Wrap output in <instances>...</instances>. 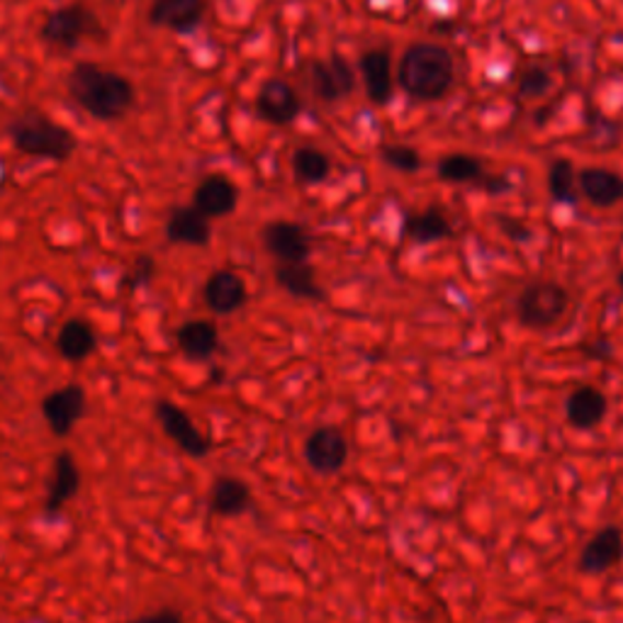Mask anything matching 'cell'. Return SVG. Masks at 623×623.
I'll list each match as a JSON object with an SVG mask.
<instances>
[{"label":"cell","mask_w":623,"mask_h":623,"mask_svg":"<svg viewBox=\"0 0 623 623\" xmlns=\"http://www.w3.org/2000/svg\"><path fill=\"white\" fill-rule=\"evenodd\" d=\"M67 89L71 101L101 123L123 119L135 105V85L127 76L97 67L93 61L73 64Z\"/></svg>","instance_id":"6da1fadb"},{"label":"cell","mask_w":623,"mask_h":623,"mask_svg":"<svg viewBox=\"0 0 623 623\" xmlns=\"http://www.w3.org/2000/svg\"><path fill=\"white\" fill-rule=\"evenodd\" d=\"M400 83L417 101H436L453 83V59L443 47L419 42L404 51Z\"/></svg>","instance_id":"7a4b0ae2"},{"label":"cell","mask_w":623,"mask_h":623,"mask_svg":"<svg viewBox=\"0 0 623 623\" xmlns=\"http://www.w3.org/2000/svg\"><path fill=\"white\" fill-rule=\"evenodd\" d=\"M8 139L20 154L57 163L69 161L76 149V139L69 129L37 111L20 113L10 119Z\"/></svg>","instance_id":"3957f363"},{"label":"cell","mask_w":623,"mask_h":623,"mask_svg":"<svg viewBox=\"0 0 623 623\" xmlns=\"http://www.w3.org/2000/svg\"><path fill=\"white\" fill-rule=\"evenodd\" d=\"M514 310L523 330L551 332L570 312V292L555 280H533L519 292Z\"/></svg>","instance_id":"277c9868"},{"label":"cell","mask_w":623,"mask_h":623,"mask_svg":"<svg viewBox=\"0 0 623 623\" xmlns=\"http://www.w3.org/2000/svg\"><path fill=\"white\" fill-rule=\"evenodd\" d=\"M97 27V18L93 10H89L81 3L61 5L45 18V23L39 27V37L45 45L54 49H76L81 42L93 35Z\"/></svg>","instance_id":"5b68a950"},{"label":"cell","mask_w":623,"mask_h":623,"mask_svg":"<svg viewBox=\"0 0 623 623\" xmlns=\"http://www.w3.org/2000/svg\"><path fill=\"white\" fill-rule=\"evenodd\" d=\"M348 455H351V446H348L346 434L332 424L316 426L302 443L304 463L312 468V473L322 477L342 473L348 463Z\"/></svg>","instance_id":"8992f818"},{"label":"cell","mask_w":623,"mask_h":623,"mask_svg":"<svg viewBox=\"0 0 623 623\" xmlns=\"http://www.w3.org/2000/svg\"><path fill=\"white\" fill-rule=\"evenodd\" d=\"M42 417H45L49 431L57 436V439H67V436L79 426V422L85 417V409H89V395H85L83 385H64L47 392L42 397Z\"/></svg>","instance_id":"52a82bcc"},{"label":"cell","mask_w":623,"mask_h":623,"mask_svg":"<svg viewBox=\"0 0 623 623\" xmlns=\"http://www.w3.org/2000/svg\"><path fill=\"white\" fill-rule=\"evenodd\" d=\"M157 419L161 424L163 434L169 436L171 443L191 458H205L212 451V441L198 429V424L185 412L181 404L171 400H159L154 407Z\"/></svg>","instance_id":"ba28073f"},{"label":"cell","mask_w":623,"mask_h":623,"mask_svg":"<svg viewBox=\"0 0 623 623\" xmlns=\"http://www.w3.org/2000/svg\"><path fill=\"white\" fill-rule=\"evenodd\" d=\"M261 242L268 254L278 261V264H295V261H310L312 254V239L308 229L298 222L278 220L264 227L261 232Z\"/></svg>","instance_id":"9c48e42d"},{"label":"cell","mask_w":623,"mask_h":623,"mask_svg":"<svg viewBox=\"0 0 623 623\" xmlns=\"http://www.w3.org/2000/svg\"><path fill=\"white\" fill-rule=\"evenodd\" d=\"M623 561V531L619 527H601L589 535L579 553L577 570L582 575H607Z\"/></svg>","instance_id":"30bf717a"},{"label":"cell","mask_w":623,"mask_h":623,"mask_svg":"<svg viewBox=\"0 0 623 623\" xmlns=\"http://www.w3.org/2000/svg\"><path fill=\"white\" fill-rule=\"evenodd\" d=\"M81 489V468L71 451H59L54 455V468L45 497V514L57 517Z\"/></svg>","instance_id":"8fae6325"},{"label":"cell","mask_w":623,"mask_h":623,"mask_svg":"<svg viewBox=\"0 0 623 623\" xmlns=\"http://www.w3.org/2000/svg\"><path fill=\"white\" fill-rule=\"evenodd\" d=\"M205 304L215 314H234L246 304L249 288L236 270L220 268L205 282Z\"/></svg>","instance_id":"7c38bea8"},{"label":"cell","mask_w":623,"mask_h":623,"mask_svg":"<svg viewBox=\"0 0 623 623\" xmlns=\"http://www.w3.org/2000/svg\"><path fill=\"white\" fill-rule=\"evenodd\" d=\"M609 397L597 385H579L565 400V419L577 431H592L607 419Z\"/></svg>","instance_id":"4fadbf2b"},{"label":"cell","mask_w":623,"mask_h":623,"mask_svg":"<svg viewBox=\"0 0 623 623\" xmlns=\"http://www.w3.org/2000/svg\"><path fill=\"white\" fill-rule=\"evenodd\" d=\"M236 203H239L236 185L224 176H207L193 193V207L195 210H200L207 220L232 215L236 210Z\"/></svg>","instance_id":"5bb4252c"},{"label":"cell","mask_w":623,"mask_h":623,"mask_svg":"<svg viewBox=\"0 0 623 623\" xmlns=\"http://www.w3.org/2000/svg\"><path fill=\"white\" fill-rule=\"evenodd\" d=\"M258 113L273 125H288L300 113V97L292 85L282 79H268L256 97Z\"/></svg>","instance_id":"9a60e30c"},{"label":"cell","mask_w":623,"mask_h":623,"mask_svg":"<svg viewBox=\"0 0 623 623\" xmlns=\"http://www.w3.org/2000/svg\"><path fill=\"white\" fill-rule=\"evenodd\" d=\"M205 0H154L149 8V23L171 32H191L200 25Z\"/></svg>","instance_id":"2e32d148"},{"label":"cell","mask_w":623,"mask_h":623,"mask_svg":"<svg viewBox=\"0 0 623 623\" xmlns=\"http://www.w3.org/2000/svg\"><path fill=\"white\" fill-rule=\"evenodd\" d=\"M166 236L171 244L207 246L212 239V227L210 220L193 205L176 207L166 220Z\"/></svg>","instance_id":"e0dca14e"},{"label":"cell","mask_w":623,"mask_h":623,"mask_svg":"<svg viewBox=\"0 0 623 623\" xmlns=\"http://www.w3.org/2000/svg\"><path fill=\"white\" fill-rule=\"evenodd\" d=\"M181 354L191 360H207L220 348V326L212 320H191L176 332Z\"/></svg>","instance_id":"ac0fdd59"},{"label":"cell","mask_w":623,"mask_h":623,"mask_svg":"<svg viewBox=\"0 0 623 623\" xmlns=\"http://www.w3.org/2000/svg\"><path fill=\"white\" fill-rule=\"evenodd\" d=\"M251 507V487L236 475H217L210 485V509L217 517H242Z\"/></svg>","instance_id":"d6986e66"},{"label":"cell","mask_w":623,"mask_h":623,"mask_svg":"<svg viewBox=\"0 0 623 623\" xmlns=\"http://www.w3.org/2000/svg\"><path fill=\"white\" fill-rule=\"evenodd\" d=\"M95 348H97V334L91 322L71 316V320L61 324V330L57 334V351L61 354L64 360H69V364H83L85 358L95 354Z\"/></svg>","instance_id":"ffe728a7"},{"label":"cell","mask_w":623,"mask_h":623,"mask_svg":"<svg viewBox=\"0 0 623 623\" xmlns=\"http://www.w3.org/2000/svg\"><path fill=\"white\" fill-rule=\"evenodd\" d=\"M276 282L280 290H286L288 295L298 300H312V302H322L324 300V290L316 282L314 268L310 266V261H295V264H276Z\"/></svg>","instance_id":"44dd1931"},{"label":"cell","mask_w":623,"mask_h":623,"mask_svg":"<svg viewBox=\"0 0 623 623\" xmlns=\"http://www.w3.org/2000/svg\"><path fill=\"white\" fill-rule=\"evenodd\" d=\"M312 89L322 101H338L354 89L351 69L342 59H334L330 64L316 61L312 64Z\"/></svg>","instance_id":"7402d4cb"},{"label":"cell","mask_w":623,"mask_h":623,"mask_svg":"<svg viewBox=\"0 0 623 623\" xmlns=\"http://www.w3.org/2000/svg\"><path fill=\"white\" fill-rule=\"evenodd\" d=\"M579 188L595 207H611L623 200V181L607 169H585L579 173Z\"/></svg>","instance_id":"603a6c76"},{"label":"cell","mask_w":623,"mask_h":623,"mask_svg":"<svg viewBox=\"0 0 623 623\" xmlns=\"http://www.w3.org/2000/svg\"><path fill=\"white\" fill-rule=\"evenodd\" d=\"M360 69H364L366 89L373 103H388L392 93V67H390V54L382 49H370L360 59Z\"/></svg>","instance_id":"cb8c5ba5"},{"label":"cell","mask_w":623,"mask_h":623,"mask_svg":"<svg viewBox=\"0 0 623 623\" xmlns=\"http://www.w3.org/2000/svg\"><path fill=\"white\" fill-rule=\"evenodd\" d=\"M407 234L419 244H434L441 242L448 234H451V222L448 217L439 210V207H429V210L417 212L407 217Z\"/></svg>","instance_id":"d4e9b609"},{"label":"cell","mask_w":623,"mask_h":623,"mask_svg":"<svg viewBox=\"0 0 623 623\" xmlns=\"http://www.w3.org/2000/svg\"><path fill=\"white\" fill-rule=\"evenodd\" d=\"M292 171H295V176H298V181L312 185V183L326 181V176H330V171H332V163H330V157L322 154L320 149L304 147V149L295 151Z\"/></svg>","instance_id":"484cf974"},{"label":"cell","mask_w":623,"mask_h":623,"mask_svg":"<svg viewBox=\"0 0 623 623\" xmlns=\"http://www.w3.org/2000/svg\"><path fill=\"white\" fill-rule=\"evenodd\" d=\"M439 176L448 183H468L480 176V163L473 157L451 154L439 163Z\"/></svg>","instance_id":"4316f807"},{"label":"cell","mask_w":623,"mask_h":623,"mask_svg":"<svg viewBox=\"0 0 623 623\" xmlns=\"http://www.w3.org/2000/svg\"><path fill=\"white\" fill-rule=\"evenodd\" d=\"M573 185H575V171L567 161H555L549 173V188L557 203L573 200Z\"/></svg>","instance_id":"83f0119b"},{"label":"cell","mask_w":623,"mask_h":623,"mask_svg":"<svg viewBox=\"0 0 623 623\" xmlns=\"http://www.w3.org/2000/svg\"><path fill=\"white\" fill-rule=\"evenodd\" d=\"M154 276H157L154 258H151V256H137L132 268H129V273L125 276V288L127 290H137L141 286H147V282H151V278H154Z\"/></svg>","instance_id":"f1b7e54d"},{"label":"cell","mask_w":623,"mask_h":623,"mask_svg":"<svg viewBox=\"0 0 623 623\" xmlns=\"http://www.w3.org/2000/svg\"><path fill=\"white\" fill-rule=\"evenodd\" d=\"M382 157H385V161L392 169L404 171V173H412L422 166L419 154L409 147H388L385 151H382Z\"/></svg>","instance_id":"f546056e"},{"label":"cell","mask_w":623,"mask_h":623,"mask_svg":"<svg viewBox=\"0 0 623 623\" xmlns=\"http://www.w3.org/2000/svg\"><path fill=\"white\" fill-rule=\"evenodd\" d=\"M125 623H185L183 621V614L178 609H159V611H151V614H145V616H137V619H129Z\"/></svg>","instance_id":"4dcf8cb0"},{"label":"cell","mask_w":623,"mask_h":623,"mask_svg":"<svg viewBox=\"0 0 623 623\" xmlns=\"http://www.w3.org/2000/svg\"><path fill=\"white\" fill-rule=\"evenodd\" d=\"M545 85H549V73L541 71V69H533V71H529L527 76H523L521 91L533 95V93H541Z\"/></svg>","instance_id":"1f68e13d"},{"label":"cell","mask_w":623,"mask_h":623,"mask_svg":"<svg viewBox=\"0 0 623 623\" xmlns=\"http://www.w3.org/2000/svg\"><path fill=\"white\" fill-rule=\"evenodd\" d=\"M619 288H621V292H623V270L619 273Z\"/></svg>","instance_id":"d6a6232c"}]
</instances>
